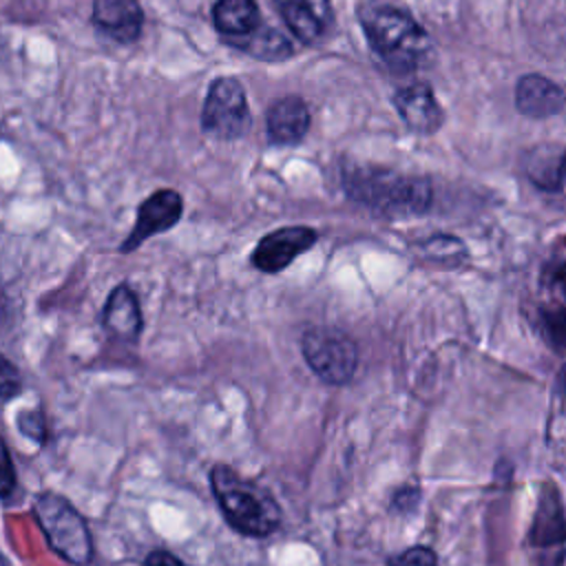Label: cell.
<instances>
[{
	"instance_id": "9",
	"label": "cell",
	"mask_w": 566,
	"mask_h": 566,
	"mask_svg": "<svg viewBox=\"0 0 566 566\" xmlns=\"http://www.w3.org/2000/svg\"><path fill=\"white\" fill-rule=\"evenodd\" d=\"M181 212H184V199L177 190H170V188L155 190L150 197H146L139 203L133 230L122 241L119 252L130 254L142 243H146L150 237H155L159 232H168L170 228H175L179 223Z\"/></svg>"
},
{
	"instance_id": "23",
	"label": "cell",
	"mask_w": 566,
	"mask_h": 566,
	"mask_svg": "<svg viewBox=\"0 0 566 566\" xmlns=\"http://www.w3.org/2000/svg\"><path fill=\"white\" fill-rule=\"evenodd\" d=\"M22 389V378H20V371L18 367L0 354V398L9 400V398H15Z\"/></svg>"
},
{
	"instance_id": "15",
	"label": "cell",
	"mask_w": 566,
	"mask_h": 566,
	"mask_svg": "<svg viewBox=\"0 0 566 566\" xmlns=\"http://www.w3.org/2000/svg\"><path fill=\"white\" fill-rule=\"evenodd\" d=\"M212 24L234 44L261 24L259 7L254 0H217L212 7Z\"/></svg>"
},
{
	"instance_id": "5",
	"label": "cell",
	"mask_w": 566,
	"mask_h": 566,
	"mask_svg": "<svg viewBox=\"0 0 566 566\" xmlns=\"http://www.w3.org/2000/svg\"><path fill=\"white\" fill-rule=\"evenodd\" d=\"M301 354L310 371L325 385H347L358 369V345L332 325H312L301 336Z\"/></svg>"
},
{
	"instance_id": "4",
	"label": "cell",
	"mask_w": 566,
	"mask_h": 566,
	"mask_svg": "<svg viewBox=\"0 0 566 566\" xmlns=\"http://www.w3.org/2000/svg\"><path fill=\"white\" fill-rule=\"evenodd\" d=\"M33 515L49 546L69 564L86 566L93 559V539L84 517L62 495L44 491L33 502Z\"/></svg>"
},
{
	"instance_id": "14",
	"label": "cell",
	"mask_w": 566,
	"mask_h": 566,
	"mask_svg": "<svg viewBox=\"0 0 566 566\" xmlns=\"http://www.w3.org/2000/svg\"><path fill=\"white\" fill-rule=\"evenodd\" d=\"M515 106L526 117H553L564 108V91L553 80L539 73H528L520 77L515 86Z\"/></svg>"
},
{
	"instance_id": "16",
	"label": "cell",
	"mask_w": 566,
	"mask_h": 566,
	"mask_svg": "<svg viewBox=\"0 0 566 566\" xmlns=\"http://www.w3.org/2000/svg\"><path fill=\"white\" fill-rule=\"evenodd\" d=\"M533 327L544 338V343L557 356H562L564 354V343H566V307H564V298L546 296L544 294V298L535 305Z\"/></svg>"
},
{
	"instance_id": "27",
	"label": "cell",
	"mask_w": 566,
	"mask_h": 566,
	"mask_svg": "<svg viewBox=\"0 0 566 566\" xmlns=\"http://www.w3.org/2000/svg\"><path fill=\"white\" fill-rule=\"evenodd\" d=\"M0 566H7V564H4V559H2V555H0Z\"/></svg>"
},
{
	"instance_id": "24",
	"label": "cell",
	"mask_w": 566,
	"mask_h": 566,
	"mask_svg": "<svg viewBox=\"0 0 566 566\" xmlns=\"http://www.w3.org/2000/svg\"><path fill=\"white\" fill-rule=\"evenodd\" d=\"M18 427H20L22 436H27L35 442L44 440L46 427H44V418H42L40 411H22L20 418H18Z\"/></svg>"
},
{
	"instance_id": "19",
	"label": "cell",
	"mask_w": 566,
	"mask_h": 566,
	"mask_svg": "<svg viewBox=\"0 0 566 566\" xmlns=\"http://www.w3.org/2000/svg\"><path fill=\"white\" fill-rule=\"evenodd\" d=\"M234 46L248 51L250 55L259 57V60H283V57H290L292 53V46L290 42L283 38V33H279L276 29L272 27H263L259 24L252 33H248L245 38L237 40Z\"/></svg>"
},
{
	"instance_id": "10",
	"label": "cell",
	"mask_w": 566,
	"mask_h": 566,
	"mask_svg": "<svg viewBox=\"0 0 566 566\" xmlns=\"http://www.w3.org/2000/svg\"><path fill=\"white\" fill-rule=\"evenodd\" d=\"M102 327L104 332L124 345H135L144 329V318L139 310L137 294L130 285L119 283L111 290L102 307Z\"/></svg>"
},
{
	"instance_id": "26",
	"label": "cell",
	"mask_w": 566,
	"mask_h": 566,
	"mask_svg": "<svg viewBox=\"0 0 566 566\" xmlns=\"http://www.w3.org/2000/svg\"><path fill=\"white\" fill-rule=\"evenodd\" d=\"M142 564H144V566H190V564H186L181 557H177L175 553H170V551H166V548H155V551H150V553L144 557Z\"/></svg>"
},
{
	"instance_id": "25",
	"label": "cell",
	"mask_w": 566,
	"mask_h": 566,
	"mask_svg": "<svg viewBox=\"0 0 566 566\" xmlns=\"http://www.w3.org/2000/svg\"><path fill=\"white\" fill-rule=\"evenodd\" d=\"M15 489V469L4 440L0 438V497H7Z\"/></svg>"
},
{
	"instance_id": "18",
	"label": "cell",
	"mask_w": 566,
	"mask_h": 566,
	"mask_svg": "<svg viewBox=\"0 0 566 566\" xmlns=\"http://www.w3.org/2000/svg\"><path fill=\"white\" fill-rule=\"evenodd\" d=\"M290 31L305 44H312L321 35V15L312 0H274Z\"/></svg>"
},
{
	"instance_id": "22",
	"label": "cell",
	"mask_w": 566,
	"mask_h": 566,
	"mask_svg": "<svg viewBox=\"0 0 566 566\" xmlns=\"http://www.w3.org/2000/svg\"><path fill=\"white\" fill-rule=\"evenodd\" d=\"M422 500V491L416 486V484H402L398 486L394 493H391V500H389V509L394 513H400V515H407V513H413L418 509Z\"/></svg>"
},
{
	"instance_id": "2",
	"label": "cell",
	"mask_w": 566,
	"mask_h": 566,
	"mask_svg": "<svg viewBox=\"0 0 566 566\" xmlns=\"http://www.w3.org/2000/svg\"><path fill=\"white\" fill-rule=\"evenodd\" d=\"M345 192L352 201L387 219L422 214L433 201L429 179L378 166L347 170Z\"/></svg>"
},
{
	"instance_id": "20",
	"label": "cell",
	"mask_w": 566,
	"mask_h": 566,
	"mask_svg": "<svg viewBox=\"0 0 566 566\" xmlns=\"http://www.w3.org/2000/svg\"><path fill=\"white\" fill-rule=\"evenodd\" d=\"M422 256L427 261H438L444 268L460 265L467 259V248L458 237L433 234L422 243Z\"/></svg>"
},
{
	"instance_id": "13",
	"label": "cell",
	"mask_w": 566,
	"mask_h": 566,
	"mask_svg": "<svg viewBox=\"0 0 566 566\" xmlns=\"http://www.w3.org/2000/svg\"><path fill=\"white\" fill-rule=\"evenodd\" d=\"M93 22L117 42H135L142 33L144 13L137 0H93Z\"/></svg>"
},
{
	"instance_id": "7",
	"label": "cell",
	"mask_w": 566,
	"mask_h": 566,
	"mask_svg": "<svg viewBox=\"0 0 566 566\" xmlns=\"http://www.w3.org/2000/svg\"><path fill=\"white\" fill-rule=\"evenodd\" d=\"M203 130L217 139H239L250 128V111L237 77H217L206 95L201 113Z\"/></svg>"
},
{
	"instance_id": "8",
	"label": "cell",
	"mask_w": 566,
	"mask_h": 566,
	"mask_svg": "<svg viewBox=\"0 0 566 566\" xmlns=\"http://www.w3.org/2000/svg\"><path fill=\"white\" fill-rule=\"evenodd\" d=\"M318 234L310 226L276 228L259 239L250 254V263L263 274H279L290 268L296 256L314 248Z\"/></svg>"
},
{
	"instance_id": "1",
	"label": "cell",
	"mask_w": 566,
	"mask_h": 566,
	"mask_svg": "<svg viewBox=\"0 0 566 566\" xmlns=\"http://www.w3.org/2000/svg\"><path fill=\"white\" fill-rule=\"evenodd\" d=\"M208 482L226 524L234 533L261 539L279 531L283 513L276 497L265 486H259L221 462L210 467Z\"/></svg>"
},
{
	"instance_id": "6",
	"label": "cell",
	"mask_w": 566,
	"mask_h": 566,
	"mask_svg": "<svg viewBox=\"0 0 566 566\" xmlns=\"http://www.w3.org/2000/svg\"><path fill=\"white\" fill-rule=\"evenodd\" d=\"M564 539H566V520H564L562 493L553 482H544L539 486L537 506L526 535V544L533 551L537 566H562Z\"/></svg>"
},
{
	"instance_id": "3",
	"label": "cell",
	"mask_w": 566,
	"mask_h": 566,
	"mask_svg": "<svg viewBox=\"0 0 566 566\" xmlns=\"http://www.w3.org/2000/svg\"><path fill=\"white\" fill-rule=\"evenodd\" d=\"M363 24L374 51L398 73L413 71L429 55L427 31L402 9H371Z\"/></svg>"
},
{
	"instance_id": "17",
	"label": "cell",
	"mask_w": 566,
	"mask_h": 566,
	"mask_svg": "<svg viewBox=\"0 0 566 566\" xmlns=\"http://www.w3.org/2000/svg\"><path fill=\"white\" fill-rule=\"evenodd\" d=\"M528 179L548 192H562L564 186V153L555 146H542L533 150L526 164Z\"/></svg>"
},
{
	"instance_id": "21",
	"label": "cell",
	"mask_w": 566,
	"mask_h": 566,
	"mask_svg": "<svg viewBox=\"0 0 566 566\" xmlns=\"http://www.w3.org/2000/svg\"><path fill=\"white\" fill-rule=\"evenodd\" d=\"M387 566H440L438 555L429 546H411L387 559Z\"/></svg>"
},
{
	"instance_id": "12",
	"label": "cell",
	"mask_w": 566,
	"mask_h": 566,
	"mask_svg": "<svg viewBox=\"0 0 566 566\" xmlns=\"http://www.w3.org/2000/svg\"><path fill=\"white\" fill-rule=\"evenodd\" d=\"M265 128L272 144H298L310 128V111L296 95H285L272 102L265 113Z\"/></svg>"
},
{
	"instance_id": "11",
	"label": "cell",
	"mask_w": 566,
	"mask_h": 566,
	"mask_svg": "<svg viewBox=\"0 0 566 566\" xmlns=\"http://www.w3.org/2000/svg\"><path fill=\"white\" fill-rule=\"evenodd\" d=\"M394 104L402 122L420 135L436 133L442 126L444 113L438 106L429 84H409L400 88L394 95Z\"/></svg>"
}]
</instances>
